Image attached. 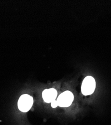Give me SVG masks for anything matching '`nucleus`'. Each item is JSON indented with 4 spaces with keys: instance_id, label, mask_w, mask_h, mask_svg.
I'll list each match as a JSON object with an SVG mask.
<instances>
[{
    "instance_id": "f257e3e1",
    "label": "nucleus",
    "mask_w": 111,
    "mask_h": 125,
    "mask_svg": "<svg viewBox=\"0 0 111 125\" xmlns=\"http://www.w3.org/2000/svg\"><path fill=\"white\" fill-rule=\"evenodd\" d=\"M96 85V81L93 77L92 76L86 77L82 83L81 87L82 94L85 96L92 94L95 91Z\"/></svg>"
},
{
    "instance_id": "f03ea898",
    "label": "nucleus",
    "mask_w": 111,
    "mask_h": 125,
    "mask_svg": "<svg viewBox=\"0 0 111 125\" xmlns=\"http://www.w3.org/2000/svg\"><path fill=\"white\" fill-rule=\"evenodd\" d=\"M33 104V98L28 94L22 95L19 99L18 106L19 109L23 112L29 111L32 107Z\"/></svg>"
},
{
    "instance_id": "7ed1b4c3",
    "label": "nucleus",
    "mask_w": 111,
    "mask_h": 125,
    "mask_svg": "<svg viewBox=\"0 0 111 125\" xmlns=\"http://www.w3.org/2000/svg\"><path fill=\"white\" fill-rule=\"evenodd\" d=\"M73 94L69 91H66L60 95L57 102L61 107H68L71 105L74 100Z\"/></svg>"
},
{
    "instance_id": "20e7f679",
    "label": "nucleus",
    "mask_w": 111,
    "mask_h": 125,
    "mask_svg": "<svg viewBox=\"0 0 111 125\" xmlns=\"http://www.w3.org/2000/svg\"><path fill=\"white\" fill-rule=\"evenodd\" d=\"M57 96V92L56 89L51 88L45 90L42 93L44 101L46 103H52L56 100Z\"/></svg>"
},
{
    "instance_id": "39448f33",
    "label": "nucleus",
    "mask_w": 111,
    "mask_h": 125,
    "mask_svg": "<svg viewBox=\"0 0 111 125\" xmlns=\"http://www.w3.org/2000/svg\"><path fill=\"white\" fill-rule=\"evenodd\" d=\"M58 106V103H57V101L55 100V101H54L53 102H52L51 103V106H52V108H56Z\"/></svg>"
}]
</instances>
